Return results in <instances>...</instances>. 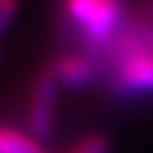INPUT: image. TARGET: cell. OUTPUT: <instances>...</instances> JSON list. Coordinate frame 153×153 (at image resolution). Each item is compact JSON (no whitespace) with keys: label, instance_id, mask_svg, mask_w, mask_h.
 Instances as JSON below:
<instances>
[{"label":"cell","instance_id":"obj_2","mask_svg":"<svg viewBox=\"0 0 153 153\" xmlns=\"http://www.w3.org/2000/svg\"><path fill=\"white\" fill-rule=\"evenodd\" d=\"M57 94H59V82H57L54 71L48 67L33 82L31 103H29V113H27L29 134L36 142L48 138L54 130Z\"/></svg>","mask_w":153,"mask_h":153},{"label":"cell","instance_id":"obj_7","mask_svg":"<svg viewBox=\"0 0 153 153\" xmlns=\"http://www.w3.org/2000/svg\"><path fill=\"white\" fill-rule=\"evenodd\" d=\"M44 153H48V151H44Z\"/></svg>","mask_w":153,"mask_h":153},{"label":"cell","instance_id":"obj_6","mask_svg":"<svg viewBox=\"0 0 153 153\" xmlns=\"http://www.w3.org/2000/svg\"><path fill=\"white\" fill-rule=\"evenodd\" d=\"M65 153H111V140L103 134H88L75 142Z\"/></svg>","mask_w":153,"mask_h":153},{"label":"cell","instance_id":"obj_1","mask_svg":"<svg viewBox=\"0 0 153 153\" xmlns=\"http://www.w3.org/2000/svg\"><path fill=\"white\" fill-rule=\"evenodd\" d=\"M63 13L90 44H103L123 19V0H61Z\"/></svg>","mask_w":153,"mask_h":153},{"label":"cell","instance_id":"obj_3","mask_svg":"<svg viewBox=\"0 0 153 153\" xmlns=\"http://www.w3.org/2000/svg\"><path fill=\"white\" fill-rule=\"evenodd\" d=\"M117 80L126 92H153V50H126L117 65Z\"/></svg>","mask_w":153,"mask_h":153},{"label":"cell","instance_id":"obj_4","mask_svg":"<svg viewBox=\"0 0 153 153\" xmlns=\"http://www.w3.org/2000/svg\"><path fill=\"white\" fill-rule=\"evenodd\" d=\"M54 71L59 86L67 90H84L92 84L96 69L90 57L80 56V54H65L59 56L50 67Z\"/></svg>","mask_w":153,"mask_h":153},{"label":"cell","instance_id":"obj_5","mask_svg":"<svg viewBox=\"0 0 153 153\" xmlns=\"http://www.w3.org/2000/svg\"><path fill=\"white\" fill-rule=\"evenodd\" d=\"M0 153H44V149L31 134L0 126Z\"/></svg>","mask_w":153,"mask_h":153}]
</instances>
